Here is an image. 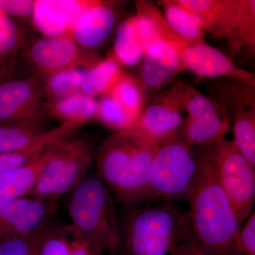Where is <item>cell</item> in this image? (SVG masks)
Masks as SVG:
<instances>
[{"instance_id":"1","label":"cell","mask_w":255,"mask_h":255,"mask_svg":"<svg viewBox=\"0 0 255 255\" xmlns=\"http://www.w3.org/2000/svg\"><path fill=\"white\" fill-rule=\"evenodd\" d=\"M188 201L196 244L209 255H237L242 226L216 177L209 147L203 149L200 174Z\"/></svg>"},{"instance_id":"2","label":"cell","mask_w":255,"mask_h":255,"mask_svg":"<svg viewBox=\"0 0 255 255\" xmlns=\"http://www.w3.org/2000/svg\"><path fill=\"white\" fill-rule=\"evenodd\" d=\"M114 255H171L192 238L189 212L172 201L125 209Z\"/></svg>"},{"instance_id":"3","label":"cell","mask_w":255,"mask_h":255,"mask_svg":"<svg viewBox=\"0 0 255 255\" xmlns=\"http://www.w3.org/2000/svg\"><path fill=\"white\" fill-rule=\"evenodd\" d=\"M158 146L122 131L109 137L95 151L99 177L115 202L125 209L143 206L151 164Z\"/></svg>"},{"instance_id":"4","label":"cell","mask_w":255,"mask_h":255,"mask_svg":"<svg viewBox=\"0 0 255 255\" xmlns=\"http://www.w3.org/2000/svg\"><path fill=\"white\" fill-rule=\"evenodd\" d=\"M202 155V148L188 145L181 135L159 144L143 206L155 201H188L200 174Z\"/></svg>"},{"instance_id":"5","label":"cell","mask_w":255,"mask_h":255,"mask_svg":"<svg viewBox=\"0 0 255 255\" xmlns=\"http://www.w3.org/2000/svg\"><path fill=\"white\" fill-rule=\"evenodd\" d=\"M66 209L72 224L114 255L120 228L112 194L100 177H86L68 193Z\"/></svg>"},{"instance_id":"6","label":"cell","mask_w":255,"mask_h":255,"mask_svg":"<svg viewBox=\"0 0 255 255\" xmlns=\"http://www.w3.org/2000/svg\"><path fill=\"white\" fill-rule=\"evenodd\" d=\"M73 133L54 142L53 154L29 194L46 201L54 213L60 198L87 177L95 158L92 142Z\"/></svg>"},{"instance_id":"7","label":"cell","mask_w":255,"mask_h":255,"mask_svg":"<svg viewBox=\"0 0 255 255\" xmlns=\"http://www.w3.org/2000/svg\"><path fill=\"white\" fill-rule=\"evenodd\" d=\"M220 185L226 193L243 226L253 212L255 201V167L226 137L209 147Z\"/></svg>"},{"instance_id":"8","label":"cell","mask_w":255,"mask_h":255,"mask_svg":"<svg viewBox=\"0 0 255 255\" xmlns=\"http://www.w3.org/2000/svg\"><path fill=\"white\" fill-rule=\"evenodd\" d=\"M185 82L176 79L145 105L135 123L124 131L152 143L159 144L180 136L182 97Z\"/></svg>"},{"instance_id":"9","label":"cell","mask_w":255,"mask_h":255,"mask_svg":"<svg viewBox=\"0 0 255 255\" xmlns=\"http://www.w3.org/2000/svg\"><path fill=\"white\" fill-rule=\"evenodd\" d=\"M183 109L187 113L181 137L188 145L207 148L225 137L231 127L214 102L191 84L184 83Z\"/></svg>"},{"instance_id":"10","label":"cell","mask_w":255,"mask_h":255,"mask_svg":"<svg viewBox=\"0 0 255 255\" xmlns=\"http://www.w3.org/2000/svg\"><path fill=\"white\" fill-rule=\"evenodd\" d=\"M87 53L75 43L73 36L66 35L33 40L25 47L24 57L36 72L35 75L42 80L65 69L93 65L100 60Z\"/></svg>"},{"instance_id":"11","label":"cell","mask_w":255,"mask_h":255,"mask_svg":"<svg viewBox=\"0 0 255 255\" xmlns=\"http://www.w3.org/2000/svg\"><path fill=\"white\" fill-rule=\"evenodd\" d=\"M43 81L28 78H9L0 82V124L43 119L47 116Z\"/></svg>"},{"instance_id":"12","label":"cell","mask_w":255,"mask_h":255,"mask_svg":"<svg viewBox=\"0 0 255 255\" xmlns=\"http://www.w3.org/2000/svg\"><path fill=\"white\" fill-rule=\"evenodd\" d=\"M48 202L27 195L0 207V241L9 237H29L39 234L48 226L54 214Z\"/></svg>"},{"instance_id":"13","label":"cell","mask_w":255,"mask_h":255,"mask_svg":"<svg viewBox=\"0 0 255 255\" xmlns=\"http://www.w3.org/2000/svg\"><path fill=\"white\" fill-rule=\"evenodd\" d=\"M180 55L183 70L199 78H228L255 87L254 73L238 66L229 57L206 42L187 45Z\"/></svg>"},{"instance_id":"14","label":"cell","mask_w":255,"mask_h":255,"mask_svg":"<svg viewBox=\"0 0 255 255\" xmlns=\"http://www.w3.org/2000/svg\"><path fill=\"white\" fill-rule=\"evenodd\" d=\"M182 71L184 70L179 50L172 45L161 41L144 53L136 78L147 95L162 91Z\"/></svg>"},{"instance_id":"15","label":"cell","mask_w":255,"mask_h":255,"mask_svg":"<svg viewBox=\"0 0 255 255\" xmlns=\"http://www.w3.org/2000/svg\"><path fill=\"white\" fill-rule=\"evenodd\" d=\"M231 124L255 119V87L237 80L220 78L209 85L206 95Z\"/></svg>"},{"instance_id":"16","label":"cell","mask_w":255,"mask_h":255,"mask_svg":"<svg viewBox=\"0 0 255 255\" xmlns=\"http://www.w3.org/2000/svg\"><path fill=\"white\" fill-rule=\"evenodd\" d=\"M118 12L110 1H91L73 31L75 43L89 51L103 45L113 31Z\"/></svg>"},{"instance_id":"17","label":"cell","mask_w":255,"mask_h":255,"mask_svg":"<svg viewBox=\"0 0 255 255\" xmlns=\"http://www.w3.org/2000/svg\"><path fill=\"white\" fill-rule=\"evenodd\" d=\"M135 4L136 14L131 17L132 25L143 54L161 41L172 45L181 54L187 44L171 28L158 6L147 0H137Z\"/></svg>"},{"instance_id":"18","label":"cell","mask_w":255,"mask_h":255,"mask_svg":"<svg viewBox=\"0 0 255 255\" xmlns=\"http://www.w3.org/2000/svg\"><path fill=\"white\" fill-rule=\"evenodd\" d=\"M200 21L204 31L229 39L236 27L241 0H177Z\"/></svg>"},{"instance_id":"19","label":"cell","mask_w":255,"mask_h":255,"mask_svg":"<svg viewBox=\"0 0 255 255\" xmlns=\"http://www.w3.org/2000/svg\"><path fill=\"white\" fill-rule=\"evenodd\" d=\"M39 255H105L103 248L74 225L48 227L38 246Z\"/></svg>"},{"instance_id":"20","label":"cell","mask_w":255,"mask_h":255,"mask_svg":"<svg viewBox=\"0 0 255 255\" xmlns=\"http://www.w3.org/2000/svg\"><path fill=\"white\" fill-rule=\"evenodd\" d=\"M54 142L29 163L0 175V207L31 194L53 154Z\"/></svg>"},{"instance_id":"21","label":"cell","mask_w":255,"mask_h":255,"mask_svg":"<svg viewBox=\"0 0 255 255\" xmlns=\"http://www.w3.org/2000/svg\"><path fill=\"white\" fill-rule=\"evenodd\" d=\"M47 115L78 128L97 119L98 102L79 91L61 100L47 102Z\"/></svg>"},{"instance_id":"22","label":"cell","mask_w":255,"mask_h":255,"mask_svg":"<svg viewBox=\"0 0 255 255\" xmlns=\"http://www.w3.org/2000/svg\"><path fill=\"white\" fill-rule=\"evenodd\" d=\"M43 122L44 119L0 124V153L22 150L39 141L50 130Z\"/></svg>"},{"instance_id":"23","label":"cell","mask_w":255,"mask_h":255,"mask_svg":"<svg viewBox=\"0 0 255 255\" xmlns=\"http://www.w3.org/2000/svg\"><path fill=\"white\" fill-rule=\"evenodd\" d=\"M159 2L169 26L187 46L205 42L206 31L195 15L181 6L177 0Z\"/></svg>"},{"instance_id":"24","label":"cell","mask_w":255,"mask_h":255,"mask_svg":"<svg viewBox=\"0 0 255 255\" xmlns=\"http://www.w3.org/2000/svg\"><path fill=\"white\" fill-rule=\"evenodd\" d=\"M124 72L122 65L111 54L94 64L87 72L80 88L82 93L92 98L106 95Z\"/></svg>"},{"instance_id":"25","label":"cell","mask_w":255,"mask_h":255,"mask_svg":"<svg viewBox=\"0 0 255 255\" xmlns=\"http://www.w3.org/2000/svg\"><path fill=\"white\" fill-rule=\"evenodd\" d=\"M75 130V128L68 124H61L58 127L50 129L46 136L26 148L0 153V175L29 163L41 155L50 143L73 133Z\"/></svg>"},{"instance_id":"26","label":"cell","mask_w":255,"mask_h":255,"mask_svg":"<svg viewBox=\"0 0 255 255\" xmlns=\"http://www.w3.org/2000/svg\"><path fill=\"white\" fill-rule=\"evenodd\" d=\"M93 65H80L72 67L45 79L43 86L45 98L48 99L47 102L61 100L80 91L82 82L87 72Z\"/></svg>"},{"instance_id":"27","label":"cell","mask_w":255,"mask_h":255,"mask_svg":"<svg viewBox=\"0 0 255 255\" xmlns=\"http://www.w3.org/2000/svg\"><path fill=\"white\" fill-rule=\"evenodd\" d=\"M227 41L228 48L233 55L242 51H246L251 55H255V0H241L238 22Z\"/></svg>"},{"instance_id":"28","label":"cell","mask_w":255,"mask_h":255,"mask_svg":"<svg viewBox=\"0 0 255 255\" xmlns=\"http://www.w3.org/2000/svg\"><path fill=\"white\" fill-rule=\"evenodd\" d=\"M32 21L35 27L45 37L72 36L68 18L52 0L36 1Z\"/></svg>"},{"instance_id":"29","label":"cell","mask_w":255,"mask_h":255,"mask_svg":"<svg viewBox=\"0 0 255 255\" xmlns=\"http://www.w3.org/2000/svg\"><path fill=\"white\" fill-rule=\"evenodd\" d=\"M112 55L121 65L134 67L141 62L143 51L135 36L131 17L117 27Z\"/></svg>"},{"instance_id":"30","label":"cell","mask_w":255,"mask_h":255,"mask_svg":"<svg viewBox=\"0 0 255 255\" xmlns=\"http://www.w3.org/2000/svg\"><path fill=\"white\" fill-rule=\"evenodd\" d=\"M106 95L117 100L137 119L146 105V93L136 77L124 72Z\"/></svg>"},{"instance_id":"31","label":"cell","mask_w":255,"mask_h":255,"mask_svg":"<svg viewBox=\"0 0 255 255\" xmlns=\"http://www.w3.org/2000/svg\"><path fill=\"white\" fill-rule=\"evenodd\" d=\"M24 46V36L17 23L10 16H0V64L14 63L18 50Z\"/></svg>"},{"instance_id":"32","label":"cell","mask_w":255,"mask_h":255,"mask_svg":"<svg viewBox=\"0 0 255 255\" xmlns=\"http://www.w3.org/2000/svg\"><path fill=\"white\" fill-rule=\"evenodd\" d=\"M97 119L110 128L122 132L130 128L137 118L117 100L105 95L98 102Z\"/></svg>"},{"instance_id":"33","label":"cell","mask_w":255,"mask_h":255,"mask_svg":"<svg viewBox=\"0 0 255 255\" xmlns=\"http://www.w3.org/2000/svg\"><path fill=\"white\" fill-rule=\"evenodd\" d=\"M237 255H255V212L248 216L240 231Z\"/></svg>"},{"instance_id":"34","label":"cell","mask_w":255,"mask_h":255,"mask_svg":"<svg viewBox=\"0 0 255 255\" xmlns=\"http://www.w3.org/2000/svg\"><path fill=\"white\" fill-rule=\"evenodd\" d=\"M41 233L29 237L5 238L0 241V255H27Z\"/></svg>"},{"instance_id":"35","label":"cell","mask_w":255,"mask_h":255,"mask_svg":"<svg viewBox=\"0 0 255 255\" xmlns=\"http://www.w3.org/2000/svg\"><path fill=\"white\" fill-rule=\"evenodd\" d=\"M53 4L61 10L68 19L70 31H73L79 18L91 1H78V0H53Z\"/></svg>"},{"instance_id":"36","label":"cell","mask_w":255,"mask_h":255,"mask_svg":"<svg viewBox=\"0 0 255 255\" xmlns=\"http://www.w3.org/2000/svg\"><path fill=\"white\" fill-rule=\"evenodd\" d=\"M36 1L30 0H2L0 1V7L8 16L18 18H29L33 16Z\"/></svg>"},{"instance_id":"37","label":"cell","mask_w":255,"mask_h":255,"mask_svg":"<svg viewBox=\"0 0 255 255\" xmlns=\"http://www.w3.org/2000/svg\"><path fill=\"white\" fill-rule=\"evenodd\" d=\"M171 255H209L206 254L205 252L202 251L193 238H191L189 241L185 242L177 248Z\"/></svg>"},{"instance_id":"38","label":"cell","mask_w":255,"mask_h":255,"mask_svg":"<svg viewBox=\"0 0 255 255\" xmlns=\"http://www.w3.org/2000/svg\"><path fill=\"white\" fill-rule=\"evenodd\" d=\"M14 63L9 65L0 64V82L10 78L11 73L14 70Z\"/></svg>"},{"instance_id":"39","label":"cell","mask_w":255,"mask_h":255,"mask_svg":"<svg viewBox=\"0 0 255 255\" xmlns=\"http://www.w3.org/2000/svg\"><path fill=\"white\" fill-rule=\"evenodd\" d=\"M43 232H44V231L42 232L41 234L40 235L39 237H38V239L36 240V241L35 242L34 245L32 247L31 251H29V253H28L27 255H39V253H38V246H39L40 239H41L42 234H43Z\"/></svg>"}]
</instances>
